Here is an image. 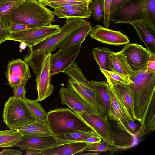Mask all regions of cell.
<instances>
[{
    "label": "cell",
    "instance_id": "6da1fadb",
    "mask_svg": "<svg viewBox=\"0 0 155 155\" xmlns=\"http://www.w3.org/2000/svg\"><path fill=\"white\" fill-rule=\"evenodd\" d=\"M59 30L36 44L28 47L24 61L31 67L36 77L40 71L44 58L59 47L75 29L87 22L84 18H69Z\"/></svg>",
    "mask_w": 155,
    "mask_h": 155
},
{
    "label": "cell",
    "instance_id": "7a4b0ae2",
    "mask_svg": "<svg viewBox=\"0 0 155 155\" xmlns=\"http://www.w3.org/2000/svg\"><path fill=\"white\" fill-rule=\"evenodd\" d=\"M130 85L134 95V107L136 120L140 123L139 130L145 133L144 122L150 106L155 102V72L147 67L135 73Z\"/></svg>",
    "mask_w": 155,
    "mask_h": 155
},
{
    "label": "cell",
    "instance_id": "3957f363",
    "mask_svg": "<svg viewBox=\"0 0 155 155\" xmlns=\"http://www.w3.org/2000/svg\"><path fill=\"white\" fill-rule=\"evenodd\" d=\"M138 21L155 31V0H131L110 15V24Z\"/></svg>",
    "mask_w": 155,
    "mask_h": 155
},
{
    "label": "cell",
    "instance_id": "277c9868",
    "mask_svg": "<svg viewBox=\"0 0 155 155\" xmlns=\"http://www.w3.org/2000/svg\"><path fill=\"white\" fill-rule=\"evenodd\" d=\"M46 120L52 135L55 137L75 131L94 132L76 114L69 108L51 109L47 113Z\"/></svg>",
    "mask_w": 155,
    "mask_h": 155
},
{
    "label": "cell",
    "instance_id": "5b68a950",
    "mask_svg": "<svg viewBox=\"0 0 155 155\" xmlns=\"http://www.w3.org/2000/svg\"><path fill=\"white\" fill-rule=\"evenodd\" d=\"M12 21L39 27L54 21L52 11L38 0H25L16 8L11 15Z\"/></svg>",
    "mask_w": 155,
    "mask_h": 155
},
{
    "label": "cell",
    "instance_id": "8992f818",
    "mask_svg": "<svg viewBox=\"0 0 155 155\" xmlns=\"http://www.w3.org/2000/svg\"><path fill=\"white\" fill-rule=\"evenodd\" d=\"M2 116L3 122L10 129L22 127L37 120L25 100L14 95L5 103Z\"/></svg>",
    "mask_w": 155,
    "mask_h": 155
},
{
    "label": "cell",
    "instance_id": "52a82bcc",
    "mask_svg": "<svg viewBox=\"0 0 155 155\" xmlns=\"http://www.w3.org/2000/svg\"><path fill=\"white\" fill-rule=\"evenodd\" d=\"M68 87L73 91L92 112L107 117L106 108L100 96L92 88L69 78Z\"/></svg>",
    "mask_w": 155,
    "mask_h": 155
},
{
    "label": "cell",
    "instance_id": "ba28073f",
    "mask_svg": "<svg viewBox=\"0 0 155 155\" xmlns=\"http://www.w3.org/2000/svg\"><path fill=\"white\" fill-rule=\"evenodd\" d=\"M60 25L50 23L48 25L11 33L8 40L25 44L28 47L58 31Z\"/></svg>",
    "mask_w": 155,
    "mask_h": 155
},
{
    "label": "cell",
    "instance_id": "9c48e42d",
    "mask_svg": "<svg viewBox=\"0 0 155 155\" xmlns=\"http://www.w3.org/2000/svg\"><path fill=\"white\" fill-rule=\"evenodd\" d=\"M77 114L103 140L114 147L113 154L116 147L114 140V133L111 129L107 117H102L94 112L88 114Z\"/></svg>",
    "mask_w": 155,
    "mask_h": 155
},
{
    "label": "cell",
    "instance_id": "30bf717a",
    "mask_svg": "<svg viewBox=\"0 0 155 155\" xmlns=\"http://www.w3.org/2000/svg\"><path fill=\"white\" fill-rule=\"evenodd\" d=\"M81 43H79L64 49H60L55 54L51 55L50 65L52 76L64 71L74 62L79 54Z\"/></svg>",
    "mask_w": 155,
    "mask_h": 155
},
{
    "label": "cell",
    "instance_id": "8fae6325",
    "mask_svg": "<svg viewBox=\"0 0 155 155\" xmlns=\"http://www.w3.org/2000/svg\"><path fill=\"white\" fill-rule=\"evenodd\" d=\"M128 63L134 72L147 67L152 52L141 45L136 43L126 44L121 51Z\"/></svg>",
    "mask_w": 155,
    "mask_h": 155
},
{
    "label": "cell",
    "instance_id": "7c38bea8",
    "mask_svg": "<svg viewBox=\"0 0 155 155\" xmlns=\"http://www.w3.org/2000/svg\"><path fill=\"white\" fill-rule=\"evenodd\" d=\"M31 76L28 64L21 59H12L8 63L6 76L12 88L20 84L25 86Z\"/></svg>",
    "mask_w": 155,
    "mask_h": 155
},
{
    "label": "cell",
    "instance_id": "4fadbf2b",
    "mask_svg": "<svg viewBox=\"0 0 155 155\" xmlns=\"http://www.w3.org/2000/svg\"><path fill=\"white\" fill-rule=\"evenodd\" d=\"M74 142L60 140L52 135L26 137L23 136L15 146L21 149L41 151L62 143Z\"/></svg>",
    "mask_w": 155,
    "mask_h": 155
},
{
    "label": "cell",
    "instance_id": "5bb4252c",
    "mask_svg": "<svg viewBox=\"0 0 155 155\" xmlns=\"http://www.w3.org/2000/svg\"><path fill=\"white\" fill-rule=\"evenodd\" d=\"M51 54L47 55L44 58L41 69L36 77L38 97L36 100L38 101L49 97L54 89L51 82L52 76L51 73L50 65Z\"/></svg>",
    "mask_w": 155,
    "mask_h": 155
},
{
    "label": "cell",
    "instance_id": "9a60e30c",
    "mask_svg": "<svg viewBox=\"0 0 155 155\" xmlns=\"http://www.w3.org/2000/svg\"><path fill=\"white\" fill-rule=\"evenodd\" d=\"M90 37L103 43L119 46L126 44L129 41L128 37L121 32L114 31L102 26L97 25L92 28Z\"/></svg>",
    "mask_w": 155,
    "mask_h": 155
},
{
    "label": "cell",
    "instance_id": "2e32d148",
    "mask_svg": "<svg viewBox=\"0 0 155 155\" xmlns=\"http://www.w3.org/2000/svg\"><path fill=\"white\" fill-rule=\"evenodd\" d=\"M93 144L86 142H71L52 147L40 152L41 155H72L86 151Z\"/></svg>",
    "mask_w": 155,
    "mask_h": 155
},
{
    "label": "cell",
    "instance_id": "e0dca14e",
    "mask_svg": "<svg viewBox=\"0 0 155 155\" xmlns=\"http://www.w3.org/2000/svg\"><path fill=\"white\" fill-rule=\"evenodd\" d=\"M62 105L68 107L77 114H88L92 112L70 89L62 87L59 91Z\"/></svg>",
    "mask_w": 155,
    "mask_h": 155
},
{
    "label": "cell",
    "instance_id": "ac0fdd59",
    "mask_svg": "<svg viewBox=\"0 0 155 155\" xmlns=\"http://www.w3.org/2000/svg\"><path fill=\"white\" fill-rule=\"evenodd\" d=\"M108 84L109 93L113 114L112 120L117 121V124H125L131 121L130 116L114 86L111 84Z\"/></svg>",
    "mask_w": 155,
    "mask_h": 155
},
{
    "label": "cell",
    "instance_id": "d6986e66",
    "mask_svg": "<svg viewBox=\"0 0 155 155\" xmlns=\"http://www.w3.org/2000/svg\"><path fill=\"white\" fill-rule=\"evenodd\" d=\"M110 67L112 71L130 78L135 73L129 66L127 59L122 51L114 52L110 55Z\"/></svg>",
    "mask_w": 155,
    "mask_h": 155
},
{
    "label": "cell",
    "instance_id": "ffe728a7",
    "mask_svg": "<svg viewBox=\"0 0 155 155\" xmlns=\"http://www.w3.org/2000/svg\"><path fill=\"white\" fill-rule=\"evenodd\" d=\"M130 24L134 27L147 49L155 54V31L142 21L134 22Z\"/></svg>",
    "mask_w": 155,
    "mask_h": 155
},
{
    "label": "cell",
    "instance_id": "44dd1931",
    "mask_svg": "<svg viewBox=\"0 0 155 155\" xmlns=\"http://www.w3.org/2000/svg\"><path fill=\"white\" fill-rule=\"evenodd\" d=\"M113 85L126 108L131 120L135 122L136 118L134 107V95L130 84Z\"/></svg>",
    "mask_w": 155,
    "mask_h": 155
},
{
    "label": "cell",
    "instance_id": "7402d4cb",
    "mask_svg": "<svg viewBox=\"0 0 155 155\" xmlns=\"http://www.w3.org/2000/svg\"><path fill=\"white\" fill-rule=\"evenodd\" d=\"M91 28V23L87 21L85 24L75 29L68 36L59 47L60 49H64L79 43L82 44L89 34Z\"/></svg>",
    "mask_w": 155,
    "mask_h": 155
},
{
    "label": "cell",
    "instance_id": "603a6c76",
    "mask_svg": "<svg viewBox=\"0 0 155 155\" xmlns=\"http://www.w3.org/2000/svg\"><path fill=\"white\" fill-rule=\"evenodd\" d=\"M12 129L17 130L26 137L52 135L47 124L37 120L23 126L14 127Z\"/></svg>",
    "mask_w": 155,
    "mask_h": 155
},
{
    "label": "cell",
    "instance_id": "cb8c5ba5",
    "mask_svg": "<svg viewBox=\"0 0 155 155\" xmlns=\"http://www.w3.org/2000/svg\"><path fill=\"white\" fill-rule=\"evenodd\" d=\"M92 88L98 94L101 99L107 110L108 117L113 119V114L109 93V84L104 80L90 81Z\"/></svg>",
    "mask_w": 155,
    "mask_h": 155
},
{
    "label": "cell",
    "instance_id": "d4e9b609",
    "mask_svg": "<svg viewBox=\"0 0 155 155\" xmlns=\"http://www.w3.org/2000/svg\"><path fill=\"white\" fill-rule=\"evenodd\" d=\"M89 5L67 9H56L52 12L54 15L60 18L78 17L88 19L91 15Z\"/></svg>",
    "mask_w": 155,
    "mask_h": 155
},
{
    "label": "cell",
    "instance_id": "484cf974",
    "mask_svg": "<svg viewBox=\"0 0 155 155\" xmlns=\"http://www.w3.org/2000/svg\"><path fill=\"white\" fill-rule=\"evenodd\" d=\"M137 137L133 136L123 130L114 134V140L116 145L114 152L116 151L126 150L136 145Z\"/></svg>",
    "mask_w": 155,
    "mask_h": 155
},
{
    "label": "cell",
    "instance_id": "4316f807",
    "mask_svg": "<svg viewBox=\"0 0 155 155\" xmlns=\"http://www.w3.org/2000/svg\"><path fill=\"white\" fill-rule=\"evenodd\" d=\"M25 0L0 2V21L9 30L12 22L11 15L12 12Z\"/></svg>",
    "mask_w": 155,
    "mask_h": 155
},
{
    "label": "cell",
    "instance_id": "83f0119b",
    "mask_svg": "<svg viewBox=\"0 0 155 155\" xmlns=\"http://www.w3.org/2000/svg\"><path fill=\"white\" fill-rule=\"evenodd\" d=\"M23 136L22 134L13 129L0 131V148L15 146Z\"/></svg>",
    "mask_w": 155,
    "mask_h": 155
},
{
    "label": "cell",
    "instance_id": "f1b7e54d",
    "mask_svg": "<svg viewBox=\"0 0 155 155\" xmlns=\"http://www.w3.org/2000/svg\"><path fill=\"white\" fill-rule=\"evenodd\" d=\"M92 52L100 69L112 71L110 67V55L114 52L104 47L93 48Z\"/></svg>",
    "mask_w": 155,
    "mask_h": 155
},
{
    "label": "cell",
    "instance_id": "f546056e",
    "mask_svg": "<svg viewBox=\"0 0 155 155\" xmlns=\"http://www.w3.org/2000/svg\"><path fill=\"white\" fill-rule=\"evenodd\" d=\"M64 73L74 81L88 86H92L90 81L85 77L77 63H74Z\"/></svg>",
    "mask_w": 155,
    "mask_h": 155
},
{
    "label": "cell",
    "instance_id": "4dcf8cb0",
    "mask_svg": "<svg viewBox=\"0 0 155 155\" xmlns=\"http://www.w3.org/2000/svg\"><path fill=\"white\" fill-rule=\"evenodd\" d=\"M25 101L37 120L42 124H47L46 119L47 113L44 110L38 101L27 98Z\"/></svg>",
    "mask_w": 155,
    "mask_h": 155
},
{
    "label": "cell",
    "instance_id": "1f68e13d",
    "mask_svg": "<svg viewBox=\"0 0 155 155\" xmlns=\"http://www.w3.org/2000/svg\"><path fill=\"white\" fill-rule=\"evenodd\" d=\"M100 69L108 83L113 85H128L133 83L130 78L111 71Z\"/></svg>",
    "mask_w": 155,
    "mask_h": 155
},
{
    "label": "cell",
    "instance_id": "d6a6232c",
    "mask_svg": "<svg viewBox=\"0 0 155 155\" xmlns=\"http://www.w3.org/2000/svg\"><path fill=\"white\" fill-rule=\"evenodd\" d=\"M95 134H96L94 132H88L75 131L62 134L56 137L60 140L74 142H85L87 138Z\"/></svg>",
    "mask_w": 155,
    "mask_h": 155
},
{
    "label": "cell",
    "instance_id": "836d02e7",
    "mask_svg": "<svg viewBox=\"0 0 155 155\" xmlns=\"http://www.w3.org/2000/svg\"><path fill=\"white\" fill-rule=\"evenodd\" d=\"M89 7L93 18L98 21H101L104 16V0H92Z\"/></svg>",
    "mask_w": 155,
    "mask_h": 155
},
{
    "label": "cell",
    "instance_id": "e575fe53",
    "mask_svg": "<svg viewBox=\"0 0 155 155\" xmlns=\"http://www.w3.org/2000/svg\"><path fill=\"white\" fill-rule=\"evenodd\" d=\"M155 104L153 102L150 105L145 120V134L152 132L155 129Z\"/></svg>",
    "mask_w": 155,
    "mask_h": 155
},
{
    "label": "cell",
    "instance_id": "d590c367",
    "mask_svg": "<svg viewBox=\"0 0 155 155\" xmlns=\"http://www.w3.org/2000/svg\"><path fill=\"white\" fill-rule=\"evenodd\" d=\"M114 149V147L110 146L106 141L103 140L102 142L94 143L88 147L86 151L94 152H106L109 151L110 153Z\"/></svg>",
    "mask_w": 155,
    "mask_h": 155
},
{
    "label": "cell",
    "instance_id": "8d00e7d4",
    "mask_svg": "<svg viewBox=\"0 0 155 155\" xmlns=\"http://www.w3.org/2000/svg\"><path fill=\"white\" fill-rule=\"evenodd\" d=\"M91 1L85 2L81 4L70 3H47L44 4L45 6H49L56 9H67L72 8L82 7L89 5Z\"/></svg>",
    "mask_w": 155,
    "mask_h": 155
},
{
    "label": "cell",
    "instance_id": "74e56055",
    "mask_svg": "<svg viewBox=\"0 0 155 155\" xmlns=\"http://www.w3.org/2000/svg\"><path fill=\"white\" fill-rule=\"evenodd\" d=\"M104 0V12L103 24L104 27L108 28L110 24V8L112 0Z\"/></svg>",
    "mask_w": 155,
    "mask_h": 155
},
{
    "label": "cell",
    "instance_id": "f35d334b",
    "mask_svg": "<svg viewBox=\"0 0 155 155\" xmlns=\"http://www.w3.org/2000/svg\"><path fill=\"white\" fill-rule=\"evenodd\" d=\"M35 28L37 27L16 21H12L10 30L11 33L15 32Z\"/></svg>",
    "mask_w": 155,
    "mask_h": 155
},
{
    "label": "cell",
    "instance_id": "ab89813d",
    "mask_svg": "<svg viewBox=\"0 0 155 155\" xmlns=\"http://www.w3.org/2000/svg\"><path fill=\"white\" fill-rule=\"evenodd\" d=\"M25 87L23 84H20L13 88L14 96L24 100H26Z\"/></svg>",
    "mask_w": 155,
    "mask_h": 155
},
{
    "label": "cell",
    "instance_id": "60d3db41",
    "mask_svg": "<svg viewBox=\"0 0 155 155\" xmlns=\"http://www.w3.org/2000/svg\"><path fill=\"white\" fill-rule=\"evenodd\" d=\"M43 5L47 3H70L81 4L91 0H38Z\"/></svg>",
    "mask_w": 155,
    "mask_h": 155
},
{
    "label": "cell",
    "instance_id": "b9f144b4",
    "mask_svg": "<svg viewBox=\"0 0 155 155\" xmlns=\"http://www.w3.org/2000/svg\"><path fill=\"white\" fill-rule=\"evenodd\" d=\"M11 33L10 30L0 21V44L8 40Z\"/></svg>",
    "mask_w": 155,
    "mask_h": 155
},
{
    "label": "cell",
    "instance_id": "7bdbcfd3",
    "mask_svg": "<svg viewBox=\"0 0 155 155\" xmlns=\"http://www.w3.org/2000/svg\"><path fill=\"white\" fill-rule=\"evenodd\" d=\"M130 0H112L110 8V14L115 11L121 8Z\"/></svg>",
    "mask_w": 155,
    "mask_h": 155
},
{
    "label": "cell",
    "instance_id": "ee69618b",
    "mask_svg": "<svg viewBox=\"0 0 155 155\" xmlns=\"http://www.w3.org/2000/svg\"><path fill=\"white\" fill-rule=\"evenodd\" d=\"M147 69L149 71L155 72V54L152 53L149 60Z\"/></svg>",
    "mask_w": 155,
    "mask_h": 155
},
{
    "label": "cell",
    "instance_id": "f6af8a7d",
    "mask_svg": "<svg viewBox=\"0 0 155 155\" xmlns=\"http://www.w3.org/2000/svg\"><path fill=\"white\" fill-rule=\"evenodd\" d=\"M22 152L20 150L12 149H4L0 151V155H21Z\"/></svg>",
    "mask_w": 155,
    "mask_h": 155
},
{
    "label": "cell",
    "instance_id": "bcb514c9",
    "mask_svg": "<svg viewBox=\"0 0 155 155\" xmlns=\"http://www.w3.org/2000/svg\"><path fill=\"white\" fill-rule=\"evenodd\" d=\"M102 139L97 134H94L87 138L85 142L94 143H99L101 141Z\"/></svg>",
    "mask_w": 155,
    "mask_h": 155
},
{
    "label": "cell",
    "instance_id": "7dc6e473",
    "mask_svg": "<svg viewBox=\"0 0 155 155\" xmlns=\"http://www.w3.org/2000/svg\"><path fill=\"white\" fill-rule=\"evenodd\" d=\"M26 155H41L40 151L35 150H26Z\"/></svg>",
    "mask_w": 155,
    "mask_h": 155
},
{
    "label": "cell",
    "instance_id": "c3c4849f",
    "mask_svg": "<svg viewBox=\"0 0 155 155\" xmlns=\"http://www.w3.org/2000/svg\"><path fill=\"white\" fill-rule=\"evenodd\" d=\"M26 45L25 43H21L20 46V48L21 50H24L26 48Z\"/></svg>",
    "mask_w": 155,
    "mask_h": 155
},
{
    "label": "cell",
    "instance_id": "681fc988",
    "mask_svg": "<svg viewBox=\"0 0 155 155\" xmlns=\"http://www.w3.org/2000/svg\"><path fill=\"white\" fill-rule=\"evenodd\" d=\"M20 0H0V2H11Z\"/></svg>",
    "mask_w": 155,
    "mask_h": 155
},
{
    "label": "cell",
    "instance_id": "f907efd6",
    "mask_svg": "<svg viewBox=\"0 0 155 155\" xmlns=\"http://www.w3.org/2000/svg\"></svg>",
    "mask_w": 155,
    "mask_h": 155
}]
</instances>
